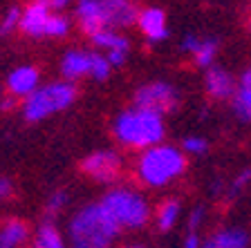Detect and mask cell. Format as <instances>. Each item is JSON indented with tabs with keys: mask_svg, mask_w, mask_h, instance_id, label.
<instances>
[{
	"mask_svg": "<svg viewBox=\"0 0 251 248\" xmlns=\"http://www.w3.org/2000/svg\"><path fill=\"white\" fill-rule=\"evenodd\" d=\"M166 135L164 116L151 110L130 108L124 110L115 119V136L121 145L132 150H148L152 145H159Z\"/></svg>",
	"mask_w": 251,
	"mask_h": 248,
	"instance_id": "cell-1",
	"label": "cell"
},
{
	"mask_svg": "<svg viewBox=\"0 0 251 248\" xmlns=\"http://www.w3.org/2000/svg\"><path fill=\"white\" fill-rule=\"evenodd\" d=\"M186 157L175 145H152L137 159V179L148 188H164L184 175Z\"/></svg>",
	"mask_w": 251,
	"mask_h": 248,
	"instance_id": "cell-2",
	"label": "cell"
},
{
	"mask_svg": "<svg viewBox=\"0 0 251 248\" xmlns=\"http://www.w3.org/2000/svg\"><path fill=\"white\" fill-rule=\"evenodd\" d=\"M119 230L101 203H90L70 219V239L74 248H110Z\"/></svg>",
	"mask_w": 251,
	"mask_h": 248,
	"instance_id": "cell-3",
	"label": "cell"
},
{
	"mask_svg": "<svg viewBox=\"0 0 251 248\" xmlns=\"http://www.w3.org/2000/svg\"><path fill=\"white\" fill-rule=\"evenodd\" d=\"M101 206L105 208L112 222L119 228H141L146 226L151 219V206L144 199V195H139L132 188H112L103 195Z\"/></svg>",
	"mask_w": 251,
	"mask_h": 248,
	"instance_id": "cell-4",
	"label": "cell"
},
{
	"mask_svg": "<svg viewBox=\"0 0 251 248\" xmlns=\"http://www.w3.org/2000/svg\"><path fill=\"white\" fill-rule=\"evenodd\" d=\"M76 98V88L70 81H54L41 85L31 96L25 98L23 103V116L29 123H38V121L47 119L56 112L68 110Z\"/></svg>",
	"mask_w": 251,
	"mask_h": 248,
	"instance_id": "cell-5",
	"label": "cell"
},
{
	"mask_svg": "<svg viewBox=\"0 0 251 248\" xmlns=\"http://www.w3.org/2000/svg\"><path fill=\"white\" fill-rule=\"evenodd\" d=\"M179 103V94L177 90L173 88L171 83L166 81H152L141 85L135 92V108L141 110H151L157 114H168L177 108Z\"/></svg>",
	"mask_w": 251,
	"mask_h": 248,
	"instance_id": "cell-6",
	"label": "cell"
},
{
	"mask_svg": "<svg viewBox=\"0 0 251 248\" xmlns=\"http://www.w3.org/2000/svg\"><path fill=\"white\" fill-rule=\"evenodd\" d=\"M121 168H124V161L112 150H97L85 157L83 163H81V170H83L90 179L101 181V183H112V181H117V177L121 175Z\"/></svg>",
	"mask_w": 251,
	"mask_h": 248,
	"instance_id": "cell-7",
	"label": "cell"
},
{
	"mask_svg": "<svg viewBox=\"0 0 251 248\" xmlns=\"http://www.w3.org/2000/svg\"><path fill=\"white\" fill-rule=\"evenodd\" d=\"M99 5V21L103 29H124L137 23L139 9L132 0H97Z\"/></svg>",
	"mask_w": 251,
	"mask_h": 248,
	"instance_id": "cell-8",
	"label": "cell"
},
{
	"mask_svg": "<svg viewBox=\"0 0 251 248\" xmlns=\"http://www.w3.org/2000/svg\"><path fill=\"white\" fill-rule=\"evenodd\" d=\"M54 9L50 0H31L29 5L23 9L21 29L31 38H47V29L52 23Z\"/></svg>",
	"mask_w": 251,
	"mask_h": 248,
	"instance_id": "cell-9",
	"label": "cell"
},
{
	"mask_svg": "<svg viewBox=\"0 0 251 248\" xmlns=\"http://www.w3.org/2000/svg\"><path fill=\"white\" fill-rule=\"evenodd\" d=\"M204 88L206 94L215 101H231L238 92V78L229 72V69L213 65V68L206 69V76H204Z\"/></svg>",
	"mask_w": 251,
	"mask_h": 248,
	"instance_id": "cell-10",
	"label": "cell"
},
{
	"mask_svg": "<svg viewBox=\"0 0 251 248\" xmlns=\"http://www.w3.org/2000/svg\"><path fill=\"white\" fill-rule=\"evenodd\" d=\"M41 88V72L31 65H21L7 76V92L14 98H27Z\"/></svg>",
	"mask_w": 251,
	"mask_h": 248,
	"instance_id": "cell-11",
	"label": "cell"
},
{
	"mask_svg": "<svg viewBox=\"0 0 251 248\" xmlns=\"http://www.w3.org/2000/svg\"><path fill=\"white\" fill-rule=\"evenodd\" d=\"M137 27L144 34V38H148L151 43H162L164 38H168V25H166V14L157 7H146L141 9L137 16Z\"/></svg>",
	"mask_w": 251,
	"mask_h": 248,
	"instance_id": "cell-12",
	"label": "cell"
},
{
	"mask_svg": "<svg viewBox=\"0 0 251 248\" xmlns=\"http://www.w3.org/2000/svg\"><path fill=\"white\" fill-rule=\"evenodd\" d=\"M90 65H92V52H83V49H72L63 56L61 61V74L65 81L74 83L78 78L90 76Z\"/></svg>",
	"mask_w": 251,
	"mask_h": 248,
	"instance_id": "cell-13",
	"label": "cell"
},
{
	"mask_svg": "<svg viewBox=\"0 0 251 248\" xmlns=\"http://www.w3.org/2000/svg\"><path fill=\"white\" fill-rule=\"evenodd\" d=\"M202 248H249V235L242 228H220L204 239Z\"/></svg>",
	"mask_w": 251,
	"mask_h": 248,
	"instance_id": "cell-14",
	"label": "cell"
},
{
	"mask_svg": "<svg viewBox=\"0 0 251 248\" xmlns=\"http://www.w3.org/2000/svg\"><path fill=\"white\" fill-rule=\"evenodd\" d=\"M29 237V228L21 219H9L0 226V248H21Z\"/></svg>",
	"mask_w": 251,
	"mask_h": 248,
	"instance_id": "cell-15",
	"label": "cell"
},
{
	"mask_svg": "<svg viewBox=\"0 0 251 248\" xmlns=\"http://www.w3.org/2000/svg\"><path fill=\"white\" fill-rule=\"evenodd\" d=\"M90 41H92V45L97 47V49H101V52H128L130 49V41L126 36H121L119 31L115 29H99L97 34H92L90 36Z\"/></svg>",
	"mask_w": 251,
	"mask_h": 248,
	"instance_id": "cell-16",
	"label": "cell"
},
{
	"mask_svg": "<svg viewBox=\"0 0 251 248\" xmlns=\"http://www.w3.org/2000/svg\"><path fill=\"white\" fill-rule=\"evenodd\" d=\"M179 210H182V203L177 199H166L157 206L155 210V226L159 233H168L179 219Z\"/></svg>",
	"mask_w": 251,
	"mask_h": 248,
	"instance_id": "cell-17",
	"label": "cell"
},
{
	"mask_svg": "<svg viewBox=\"0 0 251 248\" xmlns=\"http://www.w3.org/2000/svg\"><path fill=\"white\" fill-rule=\"evenodd\" d=\"M31 248H68V246H65V239H63V235L58 233V228L54 224H43L36 230Z\"/></svg>",
	"mask_w": 251,
	"mask_h": 248,
	"instance_id": "cell-18",
	"label": "cell"
},
{
	"mask_svg": "<svg viewBox=\"0 0 251 248\" xmlns=\"http://www.w3.org/2000/svg\"><path fill=\"white\" fill-rule=\"evenodd\" d=\"M215 56H218V41H213V38H202L200 47L193 54V65L200 69H209V68H213Z\"/></svg>",
	"mask_w": 251,
	"mask_h": 248,
	"instance_id": "cell-19",
	"label": "cell"
},
{
	"mask_svg": "<svg viewBox=\"0 0 251 248\" xmlns=\"http://www.w3.org/2000/svg\"><path fill=\"white\" fill-rule=\"evenodd\" d=\"M231 105H233V112H235L238 119L251 121V90L238 88L235 96L231 98Z\"/></svg>",
	"mask_w": 251,
	"mask_h": 248,
	"instance_id": "cell-20",
	"label": "cell"
},
{
	"mask_svg": "<svg viewBox=\"0 0 251 248\" xmlns=\"http://www.w3.org/2000/svg\"><path fill=\"white\" fill-rule=\"evenodd\" d=\"M21 18H23V11L18 9V7L7 9L5 16L0 18V36H9V34H14V31L21 27Z\"/></svg>",
	"mask_w": 251,
	"mask_h": 248,
	"instance_id": "cell-21",
	"label": "cell"
},
{
	"mask_svg": "<svg viewBox=\"0 0 251 248\" xmlns=\"http://www.w3.org/2000/svg\"><path fill=\"white\" fill-rule=\"evenodd\" d=\"M112 72V65L108 63L105 54H99V52H92V65H90V76L97 78V81H105Z\"/></svg>",
	"mask_w": 251,
	"mask_h": 248,
	"instance_id": "cell-22",
	"label": "cell"
},
{
	"mask_svg": "<svg viewBox=\"0 0 251 248\" xmlns=\"http://www.w3.org/2000/svg\"><path fill=\"white\" fill-rule=\"evenodd\" d=\"M251 183V168H245L242 172H238V175L233 177V181L229 183V188H226V195L231 197V199H235V197H240L242 192H245V188Z\"/></svg>",
	"mask_w": 251,
	"mask_h": 248,
	"instance_id": "cell-23",
	"label": "cell"
},
{
	"mask_svg": "<svg viewBox=\"0 0 251 248\" xmlns=\"http://www.w3.org/2000/svg\"><path fill=\"white\" fill-rule=\"evenodd\" d=\"M209 150V141L202 139V136H186V139L182 141V152L184 155H204V152Z\"/></svg>",
	"mask_w": 251,
	"mask_h": 248,
	"instance_id": "cell-24",
	"label": "cell"
},
{
	"mask_svg": "<svg viewBox=\"0 0 251 248\" xmlns=\"http://www.w3.org/2000/svg\"><path fill=\"white\" fill-rule=\"evenodd\" d=\"M65 203H68V195H65L63 190H56V192H52V195H50L45 210L50 212V215H56V212H61L63 208H65Z\"/></svg>",
	"mask_w": 251,
	"mask_h": 248,
	"instance_id": "cell-25",
	"label": "cell"
},
{
	"mask_svg": "<svg viewBox=\"0 0 251 248\" xmlns=\"http://www.w3.org/2000/svg\"><path fill=\"white\" fill-rule=\"evenodd\" d=\"M204 222V206H195L188 215V233H198V228Z\"/></svg>",
	"mask_w": 251,
	"mask_h": 248,
	"instance_id": "cell-26",
	"label": "cell"
},
{
	"mask_svg": "<svg viewBox=\"0 0 251 248\" xmlns=\"http://www.w3.org/2000/svg\"><path fill=\"white\" fill-rule=\"evenodd\" d=\"M200 43H202V38H198L195 34H186V36L182 38V52H186V54L193 56L195 49L200 47Z\"/></svg>",
	"mask_w": 251,
	"mask_h": 248,
	"instance_id": "cell-27",
	"label": "cell"
},
{
	"mask_svg": "<svg viewBox=\"0 0 251 248\" xmlns=\"http://www.w3.org/2000/svg\"><path fill=\"white\" fill-rule=\"evenodd\" d=\"M14 195V183H11L7 177H0V202L2 199H9Z\"/></svg>",
	"mask_w": 251,
	"mask_h": 248,
	"instance_id": "cell-28",
	"label": "cell"
},
{
	"mask_svg": "<svg viewBox=\"0 0 251 248\" xmlns=\"http://www.w3.org/2000/svg\"><path fill=\"white\" fill-rule=\"evenodd\" d=\"M105 58H108V63L112 65V68H119V65H124V63H126L128 52H108V54H105Z\"/></svg>",
	"mask_w": 251,
	"mask_h": 248,
	"instance_id": "cell-29",
	"label": "cell"
},
{
	"mask_svg": "<svg viewBox=\"0 0 251 248\" xmlns=\"http://www.w3.org/2000/svg\"><path fill=\"white\" fill-rule=\"evenodd\" d=\"M184 248H202V239L198 233H188L184 239Z\"/></svg>",
	"mask_w": 251,
	"mask_h": 248,
	"instance_id": "cell-30",
	"label": "cell"
},
{
	"mask_svg": "<svg viewBox=\"0 0 251 248\" xmlns=\"http://www.w3.org/2000/svg\"><path fill=\"white\" fill-rule=\"evenodd\" d=\"M238 88H247V90H251V68H247L245 72L240 74V78H238Z\"/></svg>",
	"mask_w": 251,
	"mask_h": 248,
	"instance_id": "cell-31",
	"label": "cell"
},
{
	"mask_svg": "<svg viewBox=\"0 0 251 248\" xmlns=\"http://www.w3.org/2000/svg\"><path fill=\"white\" fill-rule=\"evenodd\" d=\"M72 0H50V5H52V9L56 11V9H63L65 5H70Z\"/></svg>",
	"mask_w": 251,
	"mask_h": 248,
	"instance_id": "cell-32",
	"label": "cell"
},
{
	"mask_svg": "<svg viewBox=\"0 0 251 248\" xmlns=\"http://www.w3.org/2000/svg\"><path fill=\"white\" fill-rule=\"evenodd\" d=\"M14 101H16L14 96H7V98H2V101H0V105H2V110H11V108H14Z\"/></svg>",
	"mask_w": 251,
	"mask_h": 248,
	"instance_id": "cell-33",
	"label": "cell"
},
{
	"mask_svg": "<svg viewBox=\"0 0 251 248\" xmlns=\"http://www.w3.org/2000/svg\"><path fill=\"white\" fill-rule=\"evenodd\" d=\"M130 248H144V246H130Z\"/></svg>",
	"mask_w": 251,
	"mask_h": 248,
	"instance_id": "cell-34",
	"label": "cell"
}]
</instances>
